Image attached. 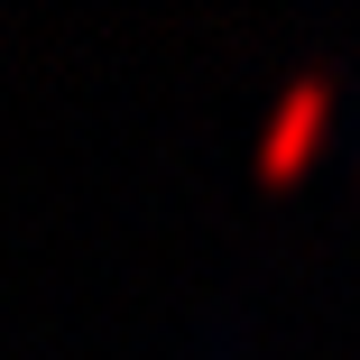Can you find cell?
<instances>
[{
    "label": "cell",
    "instance_id": "obj_1",
    "mask_svg": "<svg viewBox=\"0 0 360 360\" xmlns=\"http://www.w3.org/2000/svg\"><path fill=\"white\" fill-rule=\"evenodd\" d=\"M323 111H333V75H296V93H286V102L268 111V129H259V167H268V176H286V167L314 148Z\"/></svg>",
    "mask_w": 360,
    "mask_h": 360
}]
</instances>
